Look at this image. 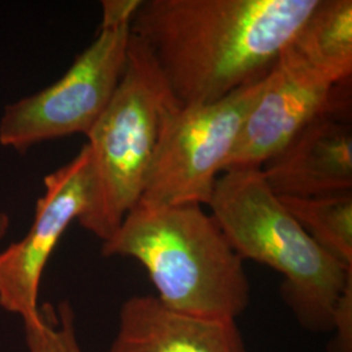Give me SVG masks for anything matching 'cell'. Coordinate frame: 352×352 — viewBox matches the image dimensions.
<instances>
[{
    "instance_id": "1",
    "label": "cell",
    "mask_w": 352,
    "mask_h": 352,
    "mask_svg": "<svg viewBox=\"0 0 352 352\" xmlns=\"http://www.w3.org/2000/svg\"><path fill=\"white\" fill-rule=\"evenodd\" d=\"M318 0H142L131 33L179 104L219 101L264 80Z\"/></svg>"
},
{
    "instance_id": "2",
    "label": "cell",
    "mask_w": 352,
    "mask_h": 352,
    "mask_svg": "<svg viewBox=\"0 0 352 352\" xmlns=\"http://www.w3.org/2000/svg\"><path fill=\"white\" fill-rule=\"evenodd\" d=\"M102 254L136 260L157 298L176 312L236 321L250 304L244 260L199 204L149 208L139 202L103 241Z\"/></svg>"
},
{
    "instance_id": "3",
    "label": "cell",
    "mask_w": 352,
    "mask_h": 352,
    "mask_svg": "<svg viewBox=\"0 0 352 352\" xmlns=\"http://www.w3.org/2000/svg\"><path fill=\"white\" fill-rule=\"evenodd\" d=\"M208 206L243 260L283 276L282 298L302 327L331 331L340 298L352 285V267L302 228L269 187L261 167L223 171Z\"/></svg>"
},
{
    "instance_id": "4",
    "label": "cell",
    "mask_w": 352,
    "mask_h": 352,
    "mask_svg": "<svg viewBox=\"0 0 352 352\" xmlns=\"http://www.w3.org/2000/svg\"><path fill=\"white\" fill-rule=\"evenodd\" d=\"M171 98L151 52L131 33L120 82L87 136L90 193L77 221L102 241L113 236L142 197L162 110Z\"/></svg>"
},
{
    "instance_id": "5",
    "label": "cell",
    "mask_w": 352,
    "mask_h": 352,
    "mask_svg": "<svg viewBox=\"0 0 352 352\" xmlns=\"http://www.w3.org/2000/svg\"><path fill=\"white\" fill-rule=\"evenodd\" d=\"M267 82L269 76L212 103L183 106L174 97L167 102L140 204L209 205L218 174Z\"/></svg>"
},
{
    "instance_id": "6",
    "label": "cell",
    "mask_w": 352,
    "mask_h": 352,
    "mask_svg": "<svg viewBox=\"0 0 352 352\" xmlns=\"http://www.w3.org/2000/svg\"><path fill=\"white\" fill-rule=\"evenodd\" d=\"M129 36L131 24L102 20L96 39L56 82L6 107L0 145L24 151L49 140L88 136L120 82Z\"/></svg>"
},
{
    "instance_id": "7",
    "label": "cell",
    "mask_w": 352,
    "mask_h": 352,
    "mask_svg": "<svg viewBox=\"0 0 352 352\" xmlns=\"http://www.w3.org/2000/svg\"><path fill=\"white\" fill-rule=\"evenodd\" d=\"M350 81L311 60L289 41L273 67L260 101L241 126L223 171L261 167L302 126L322 113Z\"/></svg>"
},
{
    "instance_id": "8",
    "label": "cell",
    "mask_w": 352,
    "mask_h": 352,
    "mask_svg": "<svg viewBox=\"0 0 352 352\" xmlns=\"http://www.w3.org/2000/svg\"><path fill=\"white\" fill-rule=\"evenodd\" d=\"M90 151L85 144L75 158L45 177L28 234L0 252V307L20 316L24 325L39 321L41 278L58 241L84 213L90 193Z\"/></svg>"
},
{
    "instance_id": "9",
    "label": "cell",
    "mask_w": 352,
    "mask_h": 352,
    "mask_svg": "<svg viewBox=\"0 0 352 352\" xmlns=\"http://www.w3.org/2000/svg\"><path fill=\"white\" fill-rule=\"evenodd\" d=\"M347 87L289 140L261 171L278 197L352 192V126Z\"/></svg>"
},
{
    "instance_id": "10",
    "label": "cell",
    "mask_w": 352,
    "mask_h": 352,
    "mask_svg": "<svg viewBox=\"0 0 352 352\" xmlns=\"http://www.w3.org/2000/svg\"><path fill=\"white\" fill-rule=\"evenodd\" d=\"M110 352H247L236 321L176 312L157 296L126 299Z\"/></svg>"
},
{
    "instance_id": "11",
    "label": "cell",
    "mask_w": 352,
    "mask_h": 352,
    "mask_svg": "<svg viewBox=\"0 0 352 352\" xmlns=\"http://www.w3.org/2000/svg\"><path fill=\"white\" fill-rule=\"evenodd\" d=\"M291 41L304 55L342 81H351V0H318Z\"/></svg>"
},
{
    "instance_id": "12",
    "label": "cell",
    "mask_w": 352,
    "mask_h": 352,
    "mask_svg": "<svg viewBox=\"0 0 352 352\" xmlns=\"http://www.w3.org/2000/svg\"><path fill=\"white\" fill-rule=\"evenodd\" d=\"M279 199L324 250L352 267V192Z\"/></svg>"
},
{
    "instance_id": "13",
    "label": "cell",
    "mask_w": 352,
    "mask_h": 352,
    "mask_svg": "<svg viewBox=\"0 0 352 352\" xmlns=\"http://www.w3.org/2000/svg\"><path fill=\"white\" fill-rule=\"evenodd\" d=\"M29 352H82L76 333L75 312L68 302L39 307V321L25 327Z\"/></svg>"
},
{
    "instance_id": "14",
    "label": "cell",
    "mask_w": 352,
    "mask_h": 352,
    "mask_svg": "<svg viewBox=\"0 0 352 352\" xmlns=\"http://www.w3.org/2000/svg\"><path fill=\"white\" fill-rule=\"evenodd\" d=\"M333 330L336 338L330 352H352V285L340 298Z\"/></svg>"
}]
</instances>
